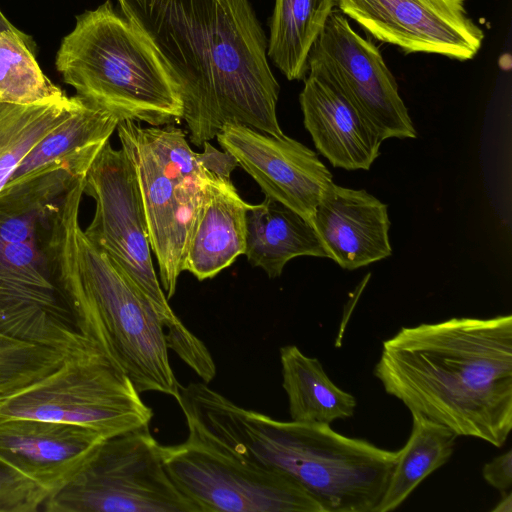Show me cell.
Returning <instances> with one entry per match:
<instances>
[{
  "label": "cell",
  "mask_w": 512,
  "mask_h": 512,
  "mask_svg": "<svg viewBox=\"0 0 512 512\" xmlns=\"http://www.w3.org/2000/svg\"><path fill=\"white\" fill-rule=\"evenodd\" d=\"M167 68L192 144L230 124L283 136L279 84L248 0H117Z\"/></svg>",
  "instance_id": "cell-1"
},
{
  "label": "cell",
  "mask_w": 512,
  "mask_h": 512,
  "mask_svg": "<svg viewBox=\"0 0 512 512\" xmlns=\"http://www.w3.org/2000/svg\"><path fill=\"white\" fill-rule=\"evenodd\" d=\"M374 375L410 412L501 447L512 429V316L402 327Z\"/></svg>",
  "instance_id": "cell-2"
},
{
  "label": "cell",
  "mask_w": 512,
  "mask_h": 512,
  "mask_svg": "<svg viewBox=\"0 0 512 512\" xmlns=\"http://www.w3.org/2000/svg\"><path fill=\"white\" fill-rule=\"evenodd\" d=\"M176 401L188 435L289 476L324 512H375L397 460V451L339 434L330 424L280 421L243 408L205 382L181 386Z\"/></svg>",
  "instance_id": "cell-3"
},
{
  "label": "cell",
  "mask_w": 512,
  "mask_h": 512,
  "mask_svg": "<svg viewBox=\"0 0 512 512\" xmlns=\"http://www.w3.org/2000/svg\"><path fill=\"white\" fill-rule=\"evenodd\" d=\"M85 175L54 205L47 252L78 333L93 343L140 393L179 397L164 324L151 303L80 224Z\"/></svg>",
  "instance_id": "cell-4"
},
{
  "label": "cell",
  "mask_w": 512,
  "mask_h": 512,
  "mask_svg": "<svg viewBox=\"0 0 512 512\" xmlns=\"http://www.w3.org/2000/svg\"><path fill=\"white\" fill-rule=\"evenodd\" d=\"M56 68L76 95L121 120L179 123L183 104L167 68L141 30L108 0L76 17Z\"/></svg>",
  "instance_id": "cell-5"
},
{
  "label": "cell",
  "mask_w": 512,
  "mask_h": 512,
  "mask_svg": "<svg viewBox=\"0 0 512 512\" xmlns=\"http://www.w3.org/2000/svg\"><path fill=\"white\" fill-rule=\"evenodd\" d=\"M64 194L44 179L0 190V334L75 353L94 344L76 330L47 252L50 214Z\"/></svg>",
  "instance_id": "cell-6"
},
{
  "label": "cell",
  "mask_w": 512,
  "mask_h": 512,
  "mask_svg": "<svg viewBox=\"0 0 512 512\" xmlns=\"http://www.w3.org/2000/svg\"><path fill=\"white\" fill-rule=\"evenodd\" d=\"M83 192L95 202L85 235L151 303L164 324L168 348L197 374L207 371L213 363L210 352L175 315L157 278L137 176L122 148L105 142L86 172Z\"/></svg>",
  "instance_id": "cell-7"
},
{
  "label": "cell",
  "mask_w": 512,
  "mask_h": 512,
  "mask_svg": "<svg viewBox=\"0 0 512 512\" xmlns=\"http://www.w3.org/2000/svg\"><path fill=\"white\" fill-rule=\"evenodd\" d=\"M116 130L135 169L160 283L170 299L184 271L191 226L210 172L174 124L142 127L126 119Z\"/></svg>",
  "instance_id": "cell-8"
},
{
  "label": "cell",
  "mask_w": 512,
  "mask_h": 512,
  "mask_svg": "<svg viewBox=\"0 0 512 512\" xmlns=\"http://www.w3.org/2000/svg\"><path fill=\"white\" fill-rule=\"evenodd\" d=\"M131 379L95 345L35 381L0 394V419L73 424L108 439L149 427L153 412Z\"/></svg>",
  "instance_id": "cell-9"
},
{
  "label": "cell",
  "mask_w": 512,
  "mask_h": 512,
  "mask_svg": "<svg viewBox=\"0 0 512 512\" xmlns=\"http://www.w3.org/2000/svg\"><path fill=\"white\" fill-rule=\"evenodd\" d=\"M46 512H198L174 485L149 427L103 440Z\"/></svg>",
  "instance_id": "cell-10"
},
{
  "label": "cell",
  "mask_w": 512,
  "mask_h": 512,
  "mask_svg": "<svg viewBox=\"0 0 512 512\" xmlns=\"http://www.w3.org/2000/svg\"><path fill=\"white\" fill-rule=\"evenodd\" d=\"M163 464L198 512H324L300 484L273 469L242 461L188 435L161 445Z\"/></svg>",
  "instance_id": "cell-11"
},
{
  "label": "cell",
  "mask_w": 512,
  "mask_h": 512,
  "mask_svg": "<svg viewBox=\"0 0 512 512\" xmlns=\"http://www.w3.org/2000/svg\"><path fill=\"white\" fill-rule=\"evenodd\" d=\"M309 57L321 61L382 141L414 139L417 132L394 76L378 48L360 36L338 9L328 17Z\"/></svg>",
  "instance_id": "cell-12"
},
{
  "label": "cell",
  "mask_w": 512,
  "mask_h": 512,
  "mask_svg": "<svg viewBox=\"0 0 512 512\" xmlns=\"http://www.w3.org/2000/svg\"><path fill=\"white\" fill-rule=\"evenodd\" d=\"M339 10L375 39L405 53H433L465 61L484 33L469 17L466 0H336Z\"/></svg>",
  "instance_id": "cell-13"
},
{
  "label": "cell",
  "mask_w": 512,
  "mask_h": 512,
  "mask_svg": "<svg viewBox=\"0 0 512 512\" xmlns=\"http://www.w3.org/2000/svg\"><path fill=\"white\" fill-rule=\"evenodd\" d=\"M270 197L311 221L332 174L318 154L285 134L273 136L247 126L230 124L216 136Z\"/></svg>",
  "instance_id": "cell-14"
},
{
  "label": "cell",
  "mask_w": 512,
  "mask_h": 512,
  "mask_svg": "<svg viewBox=\"0 0 512 512\" xmlns=\"http://www.w3.org/2000/svg\"><path fill=\"white\" fill-rule=\"evenodd\" d=\"M299 102L306 130L333 167L348 171L371 168L383 141L316 58L308 57Z\"/></svg>",
  "instance_id": "cell-15"
},
{
  "label": "cell",
  "mask_w": 512,
  "mask_h": 512,
  "mask_svg": "<svg viewBox=\"0 0 512 512\" xmlns=\"http://www.w3.org/2000/svg\"><path fill=\"white\" fill-rule=\"evenodd\" d=\"M103 440L97 432L73 424L0 419V462L51 496L76 475Z\"/></svg>",
  "instance_id": "cell-16"
},
{
  "label": "cell",
  "mask_w": 512,
  "mask_h": 512,
  "mask_svg": "<svg viewBox=\"0 0 512 512\" xmlns=\"http://www.w3.org/2000/svg\"><path fill=\"white\" fill-rule=\"evenodd\" d=\"M311 222L328 258L343 269L355 270L392 254L388 206L366 190L332 182Z\"/></svg>",
  "instance_id": "cell-17"
},
{
  "label": "cell",
  "mask_w": 512,
  "mask_h": 512,
  "mask_svg": "<svg viewBox=\"0 0 512 512\" xmlns=\"http://www.w3.org/2000/svg\"><path fill=\"white\" fill-rule=\"evenodd\" d=\"M252 206L231 178L210 173L191 226L184 271L199 281L211 279L244 254L246 216Z\"/></svg>",
  "instance_id": "cell-18"
},
{
  "label": "cell",
  "mask_w": 512,
  "mask_h": 512,
  "mask_svg": "<svg viewBox=\"0 0 512 512\" xmlns=\"http://www.w3.org/2000/svg\"><path fill=\"white\" fill-rule=\"evenodd\" d=\"M244 255L269 278L279 277L285 265L295 257L328 258L312 222L266 196L247 212Z\"/></svg>",
  "instance_id": "cell-19"
},
{
  "label": "cell",
  "mask_w": 512,
  "mask_h": 512,
  "mask_svg": "<svg viewBox=\"0 0 512 512\" xmlns=\"http://www.w3.org/2000/svg\"><path fill=\"white\" fill-rule=\"evenodd\" d=\"M80 105L27 153L5 185L59 164L93 160L120 121L116 114L81 98Z\"/></svg>",
  "instance_id": "cell-20"
},
{
  "label": "cell",
  "mask_w": 512,
  "mask_h": 512,
  "mask_svg": "<svg viewBox=\"0 0 512 512\" xmlns=\"http://www.w3.org/2000/svg\"><path fill=\"white\" fill-rule=\"evenodd\" d=\"M279 354L292 421L331 424L354 415L355 397L331 381L317 358L292 344L282 346Z\"/></svg>",
  "instance_id": "cell-21"
},
{
  "label": "cell",
  "mask_w": 512,
  "mask_h": 512,
  "mask_svg": "<svg viewBox=\"0 0 512 512\" xmlns=\"http://www.w3.org/2000/svg\"><path fill=\"white\" fill-rule=\"evenodd\" d=\"M336 0H275L267 56L288 80H304L308 57Z\"/></svg>",
  "instance_id": "cell-22"
},
{
  "label": "cell",
  "mask_w": 512,
  "mask_h": 512,
  "mask_svg": "<svg viewBox=\"0 0 512 512\" xmlns=\"http://www.w3.org/2000/svg\"><path fill=\"white\" fill-rule=\"evenodd\" d=\"M412 414V430L397 460L375 512L398 508L431 473L451 457L457 435L446 426L418 412Z\"/></svg>",
  "instance_id": "cell-23"
},
{
  "label": "cell",
  "mask_w": 512,
  "mask_h": 512,
  "mask_svg": "<svg viewBox=\"0 0 512 512\" xmlns=\"http://www.w3.org/2000/svg\"><path fill=\"white\" fill-rule=\"evenodd\" d=\"M78 95L30 105L0 102V190L33 146L81 103Z\"/></svg>",
  "instance_id": "cell-24"
},
{
  "label": "cell",
  "mask_w": 512,
  "mask_h": 512,
  "mask_svg": "<svg viewBox=\"0 0 512 512\" xmlns=\"http://www.w3.org/2000/svg\"><path fill=\"white\" fill-rule=\"evenodd\" d=\"M40 69L33 41L14 25L0 30V102L30 105L65 97Z\"/></svg>",
  "instance_id": "cell-25"
},
{
  "label": "cell",
  "mask_w": 512,
  "mask_h": 512,
  "mask_svg": "<svg viewBox=\"0 0 512 512\" xmlns=\"http://www.w3.org/2000/svg\"><path fill=\"white\" fill-rule=\"evenodd\" d=\"M72 354L0 334V394L43 377Z\"/></svg>",
  "instance_id": "cell-26"
},
{
  "label": "cell",
  "mask_w": 512,
  "mask_h": 512,
  "mask_svg": "<svg viewBox=\"0 0 512 512\" xmlns=\"http://www.w3.org/2000/svg\"><path fill=\"white\" fill-rule=\"evenodd\" d=\"M48 497L36 482L0 462V512H36Z\"/></svg>",
  "instance_id": "cell-27"
},
{
  "label": "cell",
  "mask_w": 512,
  "mask_h": 512,
  "mask_svg": "<svg viewBox=\"0 0 512 512\" xmlns=\"http://www.w3.org/2000/svg\"><path fill=\"white\" fill-rule=\"evenodd\" d=\"M482 475L500 493L509 491L512 485V450L509 449L486 463L482 468Z\"/></svg>",
  "instance_id": "cell-28"
},
{
  "label": "cell",
  "mask_w": 512,
  "mask_h": 512,
  "mask_svg": "<svg viewBox=\"0 0 512 512\" xmlns=\"http://www.w3.org/2000/svg\"><path fill=\"white\" fill-rule=\"evenodd\" d=\"M204 151L198 153L201 165L213 175L220 178H231L232 171L239 166L237 160L227 151L216 149L210 141L205 142Z\"/></svg>",
  "instance_id": "cell-29"
},
{
  "label": "cell",
  "mask_w": 512,
  "mask_h": 512,
  "mask_svg": "<svg viewBox=\"0 0 512 512\" xmlns=\"http://www.w3.org/2000/svg\"><path fill=\"white\" fill-rule=\"evenodd\" d=\"M503 496L498 504L492 509V512H512V493L507 491L502 493Z\"/></svg>",
  "instance_id": "cell-30"
},
{
  "label": "cell",
  "mask_w": 512,
  "mask_h": 512,
  "mask_svg": "<svg viewBox=\"0 0 512 512\" xmlns=\"http://www.w3.org/2000/svg\"><path fill=\"white\" fill-rule=\"evenodd\" d=\"M13 25L10 23V21L4 16V14L0 10V30L12 27Z\"/></svg>",
  "instance_id": "cell-31"
}]
</instances>
